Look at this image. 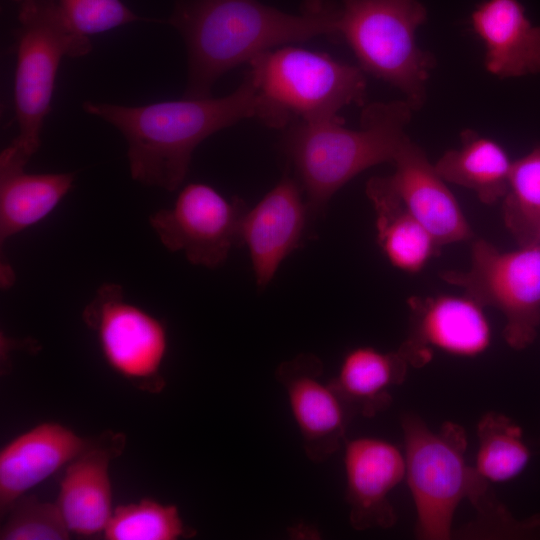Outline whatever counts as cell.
Segmentation results:
<instances>
[{"mask_svg": "<svg viewBox=\"0 0 540 540\" xmlns=\"http://www.w3.org/2000/svg\"><path fill=\"white\" fill-rule=\"evenodd\" d=\"M83 109L125 137L134 180L167 191L182 184L193 151L210 135L246 118L268 126L272 122L248 73L233 93L221 98L183 97L142 106L85 101Z\"/></svg>", "mask_w": 540, "mask_h": 540, "instance_id": "obj_1", "label": "cell"}, {"mask_svg": "<svg viewBox=\"0 0 540 540\" xmlns=\"http://www.w3.org/2000/svg\"><path fill=\"white\" fill-rule=\"evenodd\" d=\"M339 9L309 0L301 14H289L257 0H187L170 23L188 52L185 98L210 97L219 77L277 46L321 35H337Z\"/></svg>", "mask_w": 540, "mask_h": 540, "instance_id": "obj_2", "label": "cell"}, {"mask_svg": "<svg viewBox=\"0 0 540 540\" xmlns=\"http://www.w3.org/2000/svg\"><path fill=\"white\" fill-rule=\"evenodd\" d=\"M413 107L406 101L376 102L361 114L360 128L342 119L292 124L282 149L293 164L311 218L322 214L331 197L362 171L394 162L409 139L405 128Z\"/></svg>", "mask_w": 540, "mask_h": 540, "instance_id": "obj_3", "label": "cell"}, {"mask_svg": "<svg viewBox=\"0 0 540 540\" xmlns=\"http://www.w3.org/2000/svg\"><path fill=\"white\" fill-rule=\"evenodd\" d=\"M406 475L416 512V536L447 540L453 535V518L467 499L475 507L480 531L501 526L509 511L488 490V481L465 457L466 433L456 423L430 429L415 414L402 418Z\"/></svg>", "mask_w": 540, "mask_h": 540, "instance_id": "obj_4", "label": "cell"}, {"mask_svg": "<svg viewBox=\"0 0 540 540\" xmlns=\"http://www.w3.org/2000/svg\"><path fill=\"white\" fill-rule=\"evenodd\" d=\"M18 19L14 77L18 134L0 154V173L25 169L37 152L61 59L81 57L92 49L89 38L64 19L56 0L19 6Z\"/></svg>", "mask_w": 540, "mask_h": 540, "instance_id": "obj_5", "label": "cell"}, {"mask_svg": "<svg viewBox=\"0 0 540 540\" xmlns=\"http://www.w3.org/2000/svg\"><path fill=\"white\" fill-rule=\"evenodd\" d=\"M248 64L247 73L271 109L276 128L285 127L292 118L340 119L342 108L364 104L363 70L328 54L286 45L260 53Z\"/></svg>", "mask_w": 540, "mask_h": 540, "instance_id": "obj_6", "label": "cell"}, {"mask_svg": "<svg viewBox=\"0 0 540 540\" xmlns=\"http://www.w3.org/2000/svg\"><path fill=\"white\" fill-rule=\"evenodd\" d=\"M337 35L361 69L398 88L413 109L422 106L434 58L417 44L427 17L419 0H342Z\"/></svg>", "mask_w": 540, "mask_h": 540, "instance_id": "obj_7", "label": "cell"}, {"mask_svg": "<svg viewBox=\"0 0 540 540\" xmlns=\"http://www.w3.org/2000/svg\"><path fill=\"white\" fill-rule=\"evenodd\" d=\"M445 282L463 289L483 307L498 309L505 317L503 337L515 350L530 346L540 327V247L520 246L501 252L478 239L472 243L467 271L441 273Z\"/></svg>", "mask_w": 540, "mask_h": 540, "instance_id": "obj_8", "label": "cell"}, {"mask_svg": "<svg viewBox=\"0 0 540 540\" xmlns=\"http://www.w3.org/2000/svg\"><path fill=\"white\" fill-rule=\"evenodd\" d=\"M83 321L95 334L106 363L138 389L156 393L165 381L160 373L168 348L165 324L128 301L116 283L102 284L83 310Z\"/></svg>", "mask_w": 540, "mask_h": 540, "instance_id": "obj_9", "label": "cell"}, {"mask_svg": "<svg viewBox=\"0 0 540 540\" xmlns=\"http://www.w3.org/2000/svg\"><path fill=\"white\" fill-rule=\"evenodd\" d=\"M247 209L240 198L229 201L207 184L190 183L172 207L153 213L149 223L169 251L182 252L194 265L217 268L232 247L240 246Z\"/></svg>", "mask_w": 540, "mask_h": 540, "instance_id": "obj_10", "label": "cell"}, {"mask_svg": "<svg viewBox=\"0 0 540 540\" xmlns=\"http://www.w3.org/2000/svg\"><path fill=\"white\" fill-rule=\"evenodd\" d=\"M323 371L322 361L310 353L282 362L276 371L305 453L314 462L327 460L339 449L356 413L333 381L323 380Z\"/></svg>", "mask_w": 540, "mask_h": 540, "instance_id": "obj_11", "label": "cell"}, {"mask_svg": "<svg viewBox=\"0 0 540 540\" xmlns=\"http://www.w3.org/2000/svg\"><path fill=\"white\" fill-rule=\"evenodd\" d=\"M407 302L411 311L410 335L398 351L409 364H426L434 349L469 358L489 348L491 326L484 307L473 298L465 294L413 296Z\"/></svg>", "mask_w": 540, "mask_h": 540, "instance_id": "obj_12", "label": "cell"}, {"mask_svg": "<svg viewBox=\"0 0 540 540\" xmlns=\"http://www.w3.org/2000/svg\"><path fill=\"white\" fill-rule=\"evenodd\" d=\"M310 217L302 187L289 175L247 209L240 225V246L249 250L258 288L270 283L282 261L300 245Z\"/></svg>", "mask_w": 540, "mask_h": 540, "instance_id": "obj_13", "label": "cell"}, {"mask_svg": "<svg viewBox=\"0 0 540 540\" xmlns=\"http://www.w3.org/2000/svg\"><path fill=\"white\" fill-rule=\"evenodd\" d=\"M346 501L353 528H389L396 522L389 495L405 478L404 453L375 437L347 441L344 450Z\"/></svg>", "mask_w": 540, "mask_h": 540, "instance_id": "obj_14", "label": "cell"}, {"mask_svg": "<svg viewBox=\"0 0 540 540\" xmlns=\"http://www.w3.org/2000/svg\"><path fill=\"white\" fill-rule=\"evenodd\" d=\"M125 437L104 433L70 462L60 483L57 506L70 533H103L111 516L110 461L121 454Z\"/></svg>", "mask_w": 540, "mask_h": 540, "instance_id": "obj_15", "label": "cell"}, {"mask_svg": "<svg viewBox=\"0 0 540 540\" xmlns=\"http://www.w3.org/2000/svg\"><path fill=\"white\" fill-rule=\"evenodd\" d=\"M393 164V187L440 247L473 236L458 201L419 146L408 139Z\"/></svg>", "mask_w": 540, "mask_h": 540, "instance_id": "obj_16", "label": "cell"}, {"mask_svg": "<svg viewBox=\"0 0 540 540\" xmlns=\"http://www.w3.org/2000/svg\"><path fill=\"white\" fill-rule=\"evenodd\" d=\"M54 422L41 423L0 452V510L6 514L28 490L68 465L92 443Z\"/></svg>", "mask_w": 540, "mask_h": 540, "instance_id": "obj_17", "label": "cell"}, {"mask_svg": "<svg viewBox=\"0 0 540 540\" xmlns=\"http://www.w3.org/2000/svg\"><path fill=\"white\" fill-rule=\"evenodd\" d=\"M485 47L486 70L499 78L540 72V26H534L519 0H485L471 15Z\"/></svg>", "mask_w": 540, "mask_h": 540, "instance_id": "obj_18", "label": "cell"}, {"mask_svg": "<svg viewBox=\"0 0 540 540\" xmlns=\"http://www.w3.org/2000/svg\"><path fill=\"white\" fill-rule=\"evenodd\" d=\"M366 195L376 213L377 242L395 268L420 272L440 246L405 206L389 176L372 177Z\"/></svg>", "mask_w": 540, "mask_h": 540, "instance_id": "obj_19", "label": "cell"}, {"mask_svg": "<svg viewBox=\"0 0 540 540\" xmlns=\"http://www.w3.org/2000/svg\"><path fill=\"white\" fill-rule=\"evenodd\" d=\"M512 163L496 141L466 130L461 146L446 151L434 167L446 182L472 190L482 203L492 205L506 194Z\"/></svg>", "mask_w": 540, "mask_h": 540, "instance_id": "obj_20", "label": "cell"}, {"mask_svg": "<svg viewBox=\"0 0 540 540\" xmlns=\"http://www.w3.org/2000/svg\"><path fill=\"white\" fill-rule=\"evenodd\" d=\"M75 173H0V242L45 219L72 189Z\"/></svg>", "mask_w": 540, "mask_h": 540, "instance_id": "obj_21", "label": "cell"}, {"mask_svg": "<svg viewBox=\"0 0 540 540\" xmlns=\"http://www.w3.org/2000/svg\"><path fill=\"white\" fill-rule=\"evenodd\" d=\"M408 364L399 351L360 346L347 352L332 381L355 412L372 416L389 405V390L404 381Z\"/></svg>", "mask_w": 540, "mask_h": 540, "instance_id": "obj_22", "label": "cell"}, {"mask_svg": "<svg viewBox=\"0 0 540 540\" xmlns=\"http://www.w3.org/2000/svg\"><path fill=\"white\" fill-rule=\"evenodd\" d=\"M478 449L474 468L488 482L502 483L520 475L528 466L531 451L523 430L498 412H488L477 424Z\"/></svg>", "mask_w": 540, "mask_h": 540, "instance_id": "obj_23", "label": "cell"}, {"mask_svg": "<svg viewBox=\"0 0 540 540\" xmlns=\"http://www.w3.org/2000/svg\"><path fill=\"white\" fill-rule=\"evenodd\" d=\"M502 202L505 226L517 243L534 245L540 230V147L512 163Z\"/></svg>", "mask_w": 540, "mask_h": 540, "instance_id": "obj_24", "label": "cell"}, {"mask_svg": "<svg viewBox=\"0 0 540 540\" xmlns=\"http://www.w3.org/2000/svg\"><path fill=\"white\" fill-rule=\"evenodd\" d=\"M189 532L175 505L142 499L113 510L103 536L107 540H176Z\"/></svg>", "mask_w": 540, "mask_h": 540, "instance_id": "obj_25", "label": "cell"}, {"mask_svg": "<svg viewBox=\"0 0 540 540\" xmlns=\"http://www.w3.org/2000/svg\"><path fill=\"white\" fill-rule=\"evenodd\" d=\"M1 528V540H65L70 531L56 503L43 502L26 495L8 511Z\"/></svg>", "mask_w": 540, "mask_h": 540, "instance_id": "obj_26", "label": "cell"}, {"mask_svg": "<svg viewBox=\"0 0 540 540\" xmlns=\"http://www.w3.org/2000/svg\"><path fill=\"white\" fill-rule=\"evenodd\" d=\"M67 23L78 33L89 36L140 21L120 0H56Z\"/></svg>", "mask_w": 540, "mask_h": 540, "instance_id": "obj_27", "label": "cell"}, {"mask_svg": "<svg viewBox=\"0 0 540 540\" xmlns=\"http://www.w3.org/2000/svg\"><path fill=\"white\" fill-rule=\"evenodd\" d=\"M13 1H15L18 4V6H22L24 4H27V3H30V2H33V1H37V0H13Z\"/></svg>", "mask_w": 540, "mask_h": 540, "instance_id": "obj_28", "label": "cell"}, {"mask_svg": "<svg viewBox=\"0 0 540 540\" xmlns=\"http://www.w3.org/2000/svg\"><path fill=\"white\" fill-rule=\"evenodd\" d=\"M534 245H537V246L540 247V230H539V232H538V234H537V237H536V239H535Z\"/></svg>", "mask_w": 540, "mask_h": 540, "instance_id": "obj_29", "label": "cell"}]
</instances>
